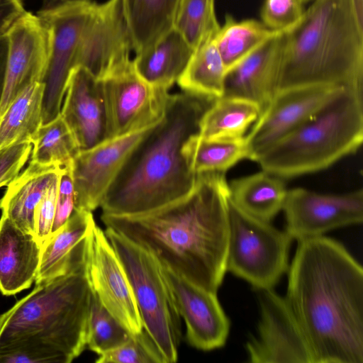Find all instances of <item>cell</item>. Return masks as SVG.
Returning <instances> with one entry per match:
<instances>
[{
  "instance_id": "cell-1",
  "label": "cell",
  "mask_w": 363,
  "mask_h": 363,
  "mask_svg": "<svg viewBox=\"0 0 363 363\" xmlns=\"http://www.w3.org/2000/svg\"><path fill=\"white\" fill-rule=\"evenodd\" d=\"M284 296L313 363H363V268L338 241H298Z\"/></svg>"
},
{
  "instance_id": "cell-2",
  "label": "cell",
  "mask_w": 363,
  "mask_h": 363,
  "mask_svg": "<svg viewBox=\"0 0 363 363\" xmlns=\"http://www.w3.org/2000/svg\"><path fill=\"white\" fill-rule=\"evenodd\" d=\"M228 198L224 173L206 172L176 201L138 215L102 213L101 219L164 267L217 294L227 272Z\"/></svg>"
},
{
  "instance_id": "cell-3",
  "label": "cell",
  "mask_w": 363,
  "mask_h": 363,
  "mask_svg": "<svg viewBox=\"0 0 363 363\" xmlns=\"http://www.w3.org/2000/svg\"><path fill=\"white\" fill-rule=\"evenodd\" d=\"M216 99L184 91L169 94L162 119L133 150L104 195L102 213L142 214L191 191L197 174L191 167L190 145Z\"/></svg>"
},
{
  "instance_id": "cell-4",
  "label": "cell",
  "mask_w": 363,
  "mask_h": 363,
  "mask_svg": "<svg viewBox=\"0 0 363 363\" xmlns=\"http://www.w3.org/2000/svg\"><path fill=\"white\" fill-rule=\"evenodd\" d=\"M85 267L35 284L0 315L1 363H69L83 352L92 292Z\"/></svg>"
},
{
  "instance_id": "cell-5",
  "label": "cell",
  "mask_w": 363,
  "mask_h": 363,
  "mask_svg": "<svg viewBox=\"0 0 363 363\" xmlns=\"http://www.w3.org/2000/svg\"><path fill=\"white\" fill-rule=\"evenodd\" d=\"M284 31L277 91L304 86L362 93L363 18L352 0H313Z\"/></svg>"
},
{
  "instance_id": "cell-6",
  "label": "cell",
  "mask_w": 363,
  "mask_h": 363,
  "mask_svg": "<svg viewBox=\"0 0 363 363\" xmlns=\"http://www.w3.org/2000/svg\"><path fill=\"white\" fill-rule=\"evenodd\" d=\"M362 93L344 89L318 113L255 158L280 178L326 169L355 152L363 140Z\"/></svg>"
},
{
  "instance_id": "cell-7",
  "label": "cell",
  "mask_w": 363,
  "mask_h": 363,
  "mask_svg": "<svg viewBox=\"0 0 363 363\" xmlns=\"http://www.w3.org/2000/svg\"><path fill=\"white\" fill-rule=\"evenodd\" d=\"M104 233L130 281L143 328L165 363L177 362L181 316L162 264L152 253L113 230L106 228Z\"/></svg>"
},
{
  "instance_id": "cell-8",
  "label": "cell",
  "mask_w": 363,
  "mask_h": 363,
  "mask_svg": "<svg viewBox=\"0 0 363 363\" xmlns=\"http://www.w3.org/2000/svg\"><path fill=\"white\" fill-rule=\"evenodd\" d=\"M228 222L227 272L259 291L273 289L288 271L292 238L244 213L230 198Z\"/></svg>"
},
{
  "instance_id": "cell-9",
  "label": "cell",
  "mask_w": 363,
  "mask_h": 363,
  "mask_svg": "<svg viewBox=\"0 0 363 363\" xmlns=\"http://www.w3.org/2000/svg\"><path fill=\"white\" fill-rule=\"evenodd\" d=\"M96 4L91 0H67L38 13L48 32L49 43L43 81V124L60 114L67 83L77 67L82 35Z\"/></svg>"
},
{
  "instance_id": "cell-10",
  "label": "cell",
  "mask_w": 363,
  "mask_h": 363,
  "mask_svg": "<svg viewBox=\"0 0 363 363\" xmlns=\"http://www.w3.org/2000/svg\"><path fill=\"white\" fill-rule=\"evenodd\" d=\"M100 81L108 139L143 130L162 119L169 96L168 90L143 79L133 60Z\"/></svg>"
},
{
  "instance_id": "cell-11",
  "label": "cell",
  "mask_w": 363,
  "mask_h": 363,
  "mask_svg": "<svg viewBox=\"0 0 363 363\" xmlns=\"http://www.w3.org/2000/svg\"><path fill=\"white\" fill-rule=\"evenodd\" d=\"M344 89L314 85L289 88L276 92L245 135L248 159L312 118Z\"/></svg>"
},
{
  "instance_id": "cell-12",
  "label": "cell",
  "mask_w": 363,
  "mask_h": 363,
  "mask_svg": "<svg viewBox=\"0 0 363 363\" xmlns=\"http://www.w3.org/2000/svg\"><path fill=\"white\" fill-rule=\"evenodd\" d=\"M282 210L287 233L297 241L363 221V191L321 194L303 188L287 191Z\"/></svg>"
},
{
  "instance_id": "cell-13",
  "label": "cell",
  "mask_w": 363,
  "mask_h": 363,
  "mask_svg": "<svg viewBox=\"0 0 363 363\" xmlns=\"http://www.w3.org/2000/svg\"><path fill=\"white\" fill-rule=\"evenodd\" d=\"M257 334L246 344L249 362L313 363L304 335L285 298L261 290Z\"/></svg>"
},
{
  "instance_id": "cell-14",
  "label": "cell",
  "mask_w": 363,
  "mask_h": 363,
  "mask_svg": "<svg viewBox=\"0 0 363 363\" xmlns=\"http://www.w3.org/2000/svg\"><path fill=\"white\" fill-rule=\"evenodd\" d=\"M131 50L122 0L96 4L82 35L77 67L101 80L129 63Z\"/></svg>"
},
{
  "instance_id": "cell-15",
  "label": "cell",
  "mask_w": 363,
  "mask_h": 363,
  "mask_svg": "<svg viewBox=\"0 0 363 363\" xmlns=\"http://www.w3.org/2000/svg\"><path fill=\"white\" fill-rule=\"evenodd\" d=\"M85 270L91 289L103 306L130 334L140 333L143 323L130 281L104 231L96 225Z\"/></svg>"
},
{
  "instance_id": "cell-16",
  "label": "cell",
  "mask_w": 363,
  "mask_h": 363,
  "mask_svg": "<svg viewBox=\"0 0 363 363\" xmlns=\"http://www.w3.org/2000/svg\"><path fill=\"white\" fill-rule=\"evenodd\" d=\"M155 125L108 139L75 155L72 160L74 210L92 212L100 206L131 152Z\"/></svg>"
},
{
  "instance_id": "cell-17",
  "label": "cell",
  "mask_w": 363,
  "mask_h": 363,
  "mask_svg": "<svg viewBox=\"0 0 363 363\" xmlns=\"http://www.w3.org/2000/svg\"><path fill=\"white\" fill-rule=\"evenodd\" d=\"M8 54L0 92V118L27 85L43 82L48 62V32L38 16L25 11L6 33Z\"/></svg>"
},
{
  "instance_id": "cell-18",
  "label": "cell",
  "mask_w": 363,
  "mask_h": 363,
  "mask_svg": "<svg viewBox=\"0 0 363 363\" xmlns=\"http://www.w3.org/2000/svg\"><path fill=\"white\" fill-rule=\"evenodd\" d=\"M163 267L179 315L185 321L189 344L204 351L223 347L229 334L230 320L218 301L217 294L205 290Z\"/></svg>"
},
{
  "instance_id": "cell-19",
  "label": "cell",
  "mask_w": 363,
  "mask_h": 363,
  "mask_svg": "<svg viewBox=\"0 0 363 363\" xmlns=\"http://www.w3.org/2000/svg\"><path fill=\"white\" fill-rule=\"evenodd\" d=\"M60 114L80 150L90 149L108 139L101 81L82 67H74L69 74Z\"/></svg>"
},
{
  "instance_id": "cell-20",
  "label": "cell",
  "mask_w": 363,
  "mask_h": 363,
  "mask_svg": "<svg viewBox=\"0 0 363 363\" xmlns=\"http://www.w3.org/2000/svg\"><path fill=\"white\" fill-rule=\"evenodd\" d=\"M284 31L266 40L226 70L223 96L257 104L261 112L277 91Z\"/></svg>"
},
{
  "instance_id": "cell-21",
  "label": "cell",
  "mask_w": 363,
  "mask_h": 363,
  "mask_svg": "<svg viewBox=\"0 0 363 363\" xmlns=\"http://www.w3.org/2000/svg\"><path fill=\"white\" fill-rule=\"evenodd\" d=\"M95 225L91 212L74 210L42 245L35 284L84 267Z\"/></svg>"
},
{
  "instance_id": "cell-22",
  "label": "cell",
  "mask_w": 363,
  "mask_h": 363,
  "mask_svg": "<svg viewBox=\"0 0 363 363\" xmlns=\"http://www.w3.org/2000/svg\"><path fill=\"white\" fill-rule=\"evenodd\" d=\"M41 245L33 233L18 227L9 217L0 219V291L14 295L35 281Z\"/></svg>"
},
{
  "instance_id": "cell-23",
  "label": "cell",
  "mask_w": 363,
  "mask_h": 363,
  "mask_svg": "<svg viewBox=\"0 0 363 363\" xmlns=\"http://www.w3.org/2000/svg\"><path fill=\"white\" fill-rule=\"evenodd\" d=\"M60 166L29 165L7 185L0 199L2 215L33 233L34 211L50 185L59 178Z\"/></svg>"
},
{
  "instance_id": "cell-24",
  "label": "cell",
  "mask_w": 363,
  "mask_h": 363,
  "mask_svg": "<svg viewBox=\"0 0 363 363\" xmlns=\"http://www.w3.org/2000/svg\"><path fill=\"white\" fill-rule=\"evenodd\" d=\"M194 50L172 28L133 60L139 76L152 86L168 90L180 77Z\"/></svg>"
},
{
  "instance_id": "cell-25",
  "label": "cell",
  "mask_w": 363,
  "mask_h": 363,
  "mask_svg": "<svg viewBox=\"0 0 363 363\" xmlns=\"http://www.w3.org/2000/svg\"><path fill=\"white\" fill-rule=\"evenodd\" d=\"M229 198L242 211L269 222L282 210L287 189L282 178L262 170L228 184Z\"/></svg>"
},
{
  "instance_id": "cell-26",
  "label": "cell",
  "mask_w": 363,
  "mask_h": 363,
  "mask_svg": "<svg viewBox=\"0 0 363 363\" xmlns=\"http://www.w3.org/2000/svg\"><path fill=\"white\" fill-rule=\"evenodd\" d=\"M181 0H122L135 54L151 47L174 28Z\"/></svg>"
},
{
  "instance_id": "cell-27",
  "label": "cell",
  "mask_w": 363,
  "mask_h": 363,
  "mask_svg": "<svg viewBox=\"0 0 363 363\" xmlns=\"http://www.w3.org/2000/svg\"><path fill=\"white\" fill-rule=\"evenodd\" d=\"M45 84L33 82L24 87L0 118V150L14 143L33 142L43 125Z\"/></svg>"
},
{
  "instance_id": "cell-28",
  "label": "cell",
  "mask_w": 363,
  "mask_h": 363,
  "mask_svg": "<svg viewBox=\"0 0 363 363\" xmlns=\"http://www.w3.org/2000/svg\"><path fill=\"white\" fill-rule=\"evenodd\" d=\"M260 113V107L250 101L218 98L200 121L199 137L206 140L242 139Z\"/></svg>"
},
{
  "instance_id": "cell-29",
  "label": "cell",
  "mask_w": 363,
  "mask_h": 363,
  "mask_svg": "<svg viewBox=\"0 0 363 363\" xmlns=\"http://www.w3.org/2000/svg\"><path fill=\"white\" fill-rule=\"evenodd\" d=\"M280 32L269 28L261 21H238L228 15L213 40L227 70Z\"/></svg>"
},
{
  "instance_id": "cell-30",
  "label": "cell",
  "mask_w": 363,
  "mask_h": 363,
  "mask_svg": "<svg viewBox=\"0 0 363 363\" xmlns=\"http://www.w3.org/2000/svg\"><path fill=\"white\" fill-rule=\"evenodd\" d=\"M213 38L194 50L177 82L182 91L216 99L223 96L226 68Z\"/></svg>"
},
{
  "instance_id": "cell-31",
  "label": "cell",
  "mask_w": 363,
  "mask_h": 363,
  "mask_svg": "<svg viewBox=\"0 0 363 363\" xmlns=\"http://www.w3.org/2000/svg\"><path fill=\"white\" fill-rule=\"evenodd\" d=\"M32 145L30 162L43 166L66 165L80 151L61 114L40 126Z\"/></svg>"
},
{
  "instance_id": "cell-32",
  "label": "cell",
  "mask_w": 363,
  "mask_h": 363,
  "mask_svg": "<svg viewBox=\"0 0 363 363\" xmlns=\"http://www.w3.org/2000/svg\"><path fill=\"white\" fill-rule=\"evenodd\" d=\"M191 167L198 174L223 172L248 159L245 137L240 140H206L196 136L190 145Z\"/></svg>"
},
{
  "instance_id": "cell-33",
  "label": "cell",
  "mask_w": 363,
  "mask_h": 363,
  "mask_svg": "<svg viewBox=\"0 0 363 363\" xmlns=\"http://www.w3.org/2000/svg\"><path fill=\"white\" fill-rule=\"evenodd\" d=\"M220 26L216 15L215 0H181L174 28L194 50L213 38Z\"/></svg>"
},
{
  "instance_id": "cell-34",
  "label": "cell",
  "mask_w": 363,
  "mask_h": 363,
  "mask_svg": "<svg viewBox=\"0 0 363 363\" xmlns=\"http://www.w3.org/2000/svg\"><path fill=\"white\" fill-rule=\"evenodd\" d=\"M130 335L91 292L86 348L100 355L121 345Z\"/></svg>"
},
{
  "instance_id": "cell-35",
  "label": "cell",
  "mask_w": 363,
  "mask_h": 363,
  "mask_svg": "<svg viewBox=\"0 0 363 363\" xmlns=\"http://www.w3.org/2000/svg\"><path fill=\"white\" fill-rule=\"evenodd\" d=\"M96 363H165L152 338L143 328L121 345L99 355Z\"/></svg>"
},
{
  "instance_id": "cell-36",
  "label": "cell",
  "mask_w": 363,
  "mask_h": 363,
  "mask_svg": "<svg viewBox=\"0 0 363 363\" xmlns=\"http://www.w3.org/2000/svg\"><path fill=\"white\" fill-rule=\"evenodd\" d=\"M303 4L302 0H264L261 21L272 30L285 31L301 19Z\"/></svg>"
},
{
  "instance_id": "cell-37",
  "label": "cell",
  "mask_w": 363,
  "mask_h": 363,
  "mask_svg": "<svg viewBox=\"0 0 363 363\" xmlns=\"http://www.w3.org/2000/svg\"><path fill=\"white\" fill-rule=\"evenodd\" d=\"M74 211L72 161L60 167L55 215L52 233L62 226Z\"/></svg>"
},
{
  "instance_id": "cell-38",
  "label": "cell",
  "mask_w": 363,
  "mask_h": 363,
  "mask_svg": "<svg viewBox=\"0 0 363 363\" xmlns=\"http://www.w3.org/2000/svg\"><path fill=\"white\" fill-rule=\"evenodd\" d=\"M32 147L31 142L24 141L0 150V188L7 186L20 174Z\"/></svg>"
},
{
  "instance_id": "cell-39",
  "label": "cell",
  "mask_w": 363,
  "mask_h": 363,
  "mask_svg": "<svg viewBox=\"0 0 363 363\" xmlns=\"http://www.w3.org/2000/svg\"><path fill=\"white\" fill-rule=\"evenodd\" d=\"M58 181L59 178L50 185L34 211V235L41 246L52 234L56 209Z\"/></svg>"
},
{
  "instance_id": "cell-40",
  "label": "cell",
  "mask_w": 363,
  "mask_h": 363,
  "mask_svg": "<svg viewBox=\"0 0 363 363\" xmlns=\"http://www.w3.org/2000/svg\"><path fill=\"white\" fill-rule=\"evenodd\" d=\"M21 0H0V35L25 12Z\"/></svg>"
},
{
  "instance_id": "cell-41",
  "label": "cell",
  "mask_w": 363,
  "mask_h": 363,
  "mask_svg": "<svg viewBox=\"0 0 363 363\" xmlns=\"http://www.w3.org/2000/svg\"><path fill=\"white\" fill-rule=\"evenodd\" d=\"M8 54V39L6 34L0 35V86H2Z\"/></svg>"
},
{
  "instance_id": "cell-42",
  "label": "cell",
  "mask_w": 363,
  "mask_h": 363,
  "mask_svg": "<svg viewBox=\"0 0 363 363\" xmlns=\"http://www.w3.org/2000/svg\"><path fill=\"white\" fill-rule=\"evenodd\" d=\"M352 2L359 16L363 18V0H352Z\"/></svg>"
},
{
  "instance_id": "cell-43",
  "label": "cell",
  "mask_w": 363,
  "mask_h": 363,
  "mask_svg": "<svg viewBox=\"0 0 363 363\" xmlns=\"http://www.w3.org/2000/svg\"><path fill=\"white\" fill-rule=\"evenodd\" d=\"M310 1H313V0H302L303 3L305 4V3H307Z\"/></svg>"
},
{
  "instance_id": "cell-44",
  "label": "cell",
  "mask_w": 363,
  "mask_h": 363,
  "mask_svg": "<svg viewBox=\"0 0 363 363\" xmlns=\"http://www.w3.org/2000/svg\"><path fill=\"white\" fill-rule=\"evenodd\" d=\"M62 1H67V0H62Z\"/></svg>"
}]
</instances>
